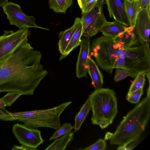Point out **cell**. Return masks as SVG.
<instances>
[{
	"mask_svg": "<svg viewBox=\"0 0 150 150\" xmlns=\"http://www.w3.org/2000/svg\"><path fill=\"white\" fill-rule=\"evenodd\" d=\"M28 39L0 59V93L16 92L31 95L48 74L40 63V52Z\"/></svg>",
	"mask_w": 150,
	"mask_h": 150,
	"instance_id": "6da1fadb",
	"label": "cell"
},
{
	"mask_svg": "<svg viewBox=\"0 0 150 150\" xmlns=\"http://www.w3.org/2000/svg\"><path fill=\"white\" fill-rule=\"evenodd\" d=\"M93 40L100 46L97 52L99 56L95 58L96 62L102 69L108 73L112 74L118 57L129 59L144 72L150 71V44L139 45L121 50L119 49L114 38L103 36Z\"/></svg>",
	"mask_w": 150,
	"mask_h": 150,
	"instance_id": "7a4b0ae2",
	"label": "cell"
},
{
	"mask_svg": "<svg viewBox=\"0 0 150 150\" xmlns=\"http://www.w3.org/2000/svg\"><path fill=\"white\" fill-rule=\"evenodd\" d=\"M147 96L123 118L110 139V144L121 145V150L132 149L144 131L150 116V88Z\"/></svg>",
	"mask_w": 150,
	"mask_h": 150,
	"instance_id": "3957f363",
	"label": "cell"
},
{
	"mask_svg": "<svg viewBox=\"0 0 150 150\" xmlns=\"http://www.w3.org/2000/svg\"><path fill=\"white\" fill-rule=\"evenodd\" d=\"M72 102L71 101L48 109L16 112L0 115V120L5 121L17 120L28 127L34 129L44 127L57 130L61 126L60 116Z\"/></svg>",
	"mask_w": 150,
	"mask_h": 150,
	"instance_id": "277c9868",
	"label": "cell"
},
{
	"mask_svg": "<svg viewBox=\"0 0 150 150\" xmlns=\"http://www.w3.org/2000/svg\"><path fill=\"white\" fill-rule=\"evenodd\" d=\"M92 112V124L102 129L111 124L118 112L117 98L113 90L102 88L95 90L89 95Z\"/></svg>",
	"mask_w": 150,
	"mask_h": 150,
	"instance_id": "5b68a950",
	"label": "cell"
},
{
	"mask_svg": "<svg viewBox=\"0 0 150 150\" xmlns=\"http://www.w3.org/2000/svg\"><path fill=\"white\" fill-rule=\"evenodd\" d=\"M104 3V0H98L89 11L82 14V36L91 38L108 23L103 11Z\"/></svg>",
	"mask_w": 150,
	"mask_h": 150,
	"instance_id": "8992f818",
	"label": "cell"
},
{
	"mask_svg": "<svg viewBox=\"0 0 150 150\" xmlns=\"http://www.w3.org/2000/svg\"><path fill=\"white\" fill-rule=\"evenodd\" d=\"M2 7L10 24L17 27L19 29L34 28L49 30L38 26L35 23V18L25 14L22 11L20 6L17 4L8 2Z\"/></svg>",
	"mask_w": 150,
	"mask_h": 150,
	"instance_id": "52a82bcc",
	"label": "cell"
},
{
	"mask_svg": "<svg viewBox=\"0 0 150 150\" xmlns=\"http://www.w3.org/2000/svg\"><path fill=\"white\" fill-rule=\"evenodd\" d=\"M12 132L20 144L30 150H36L44 141L40 130L29 127L25 125L14 124Z\"/></svg>",
	"mask_w": 150,
	"mask_h": 150,
	"instance_id": "ba28073f",
	"label": "cell"
},
{
	"mask_svg": "<svg viewBox=\"0 0 150 150\" xmlns=\"http://www.w3.org/2000/svg\"><path fill=\"white\" fill-rule=\"evenodd\" d=\"M4 31L0 36V59L28 39L30 32L28 28Z\"/></svg>",
	"mask_w": 150,
	"mask_h": 150,
	"instance_id": "9c48e42d",
	"label": "cell"
},
{
	"mask_svg": "<svg viewBox=\"0 0 150 150\" xmlns=\"http://www.w3.org/2000/svg\"><path fill=\"white\" fill-rule=\"evenodd\" d=\"M134 28L141 44L150 43V7L143 9L138 13Z\"/></svg>",
	"mask_w": 150,
	"mask_h": 150,
	"instance_id": "30bf717a",
	"label": "cell"
},
{
	"mask_svg": "<svg viewBox=\"0 0 150 150\" xmlns=\"http://www.w3.org/2000/svg\"><path fill=\"white\" fill-rule=\"evenodd\" d=\"M80 50L76 65V76L79 79L87 77L88 55L90 52V38L85 37L81 39Z\"/></svg>",
	"mask_w": 150,
	"mask_h": 150,
	"instance_id": "8fae6325",
	"label": "cell"
},
{
	"mask_svg": "<svg viewBox=\"0 0 150 150\" xmlns=\"http://www.w3.org/2000/svg\"><path fill=\"white\" fill-rule=\"evenodd\" d=\"M110 16L115 21L129 26L130 24L126 13L125 0H105Z\"/></svg>",
	"mask_w": 150,
	"mask_h": 150,
	"instance_id": "7c38bea8",
	"label": "cell"
},
{
	"mask_svg": "<svg viewBox=\"0 0 150 150\" xmlns=\"http://www.w3.org/2000/svg\"><path fill=\"white\" fill-rule=\"evenodd\" d=\"M81 23V18L77 17L75 19L74 24L71 27L59 33L58 45L59 51L61 55L64 53L73 34Z\"/></svg>",
	"mask_w": 150,
	"mask_h": 150,
	"instance_id": "4fadbf2b",
	"label": "cell"
},
{
	"mask_svg": "<svg viewBox=\"0 0 150 150\" xmlns=\"http://www.w3.org/2000/svg\"><path fill=\"white\" fill-rule=\"evenodd\" d=\"M87 72L92 80L91 84L95 90L102 88L103 83V76L99 69L95 61L91 58L88 59Z\"/></svg>",
	"mask_w": 150,
	"mask_h": 150,
	"instance_id": "5bb4252c",
	"label": "cell"
},
{
	"mask_svg": "<svg viewBox=\"0 0 150 150\" xmlns=\"http://www.w3.org/2000/svg\"><path fill=\"white\" fill-rule=\"evenodd\" d=\"M116 43H120L125 49L140 45L137 36L134 31L128 30L114 38Z\"/></svg>",
	"mask_w": 150,
	"mask_h": 150,
	"instance_id": "9a60e30c",
	"label": "cell"
},
{
	"mask_svg": "<svg viewBox=\"0 0 150 150\" xmlns=\"http://www.w3.org/2000/svg\"><path fill=\"white\" fill-rule=\"evenodd\" d=\"M128 28L129 26L115 21L112 22H109L101 28L100 31L103 36L115 38L117 36L120 32L128 30Z\"/></svg>",
	"mask_w": 150,
	"mask_h": 150,
	"instance_id": "2e32d148",
	"label": "cell"
},
{
	"mask_svg": "<svg viewBox=\"0 0 150 150\" xmlns=\"http://www.w3.org/2000/svg\"><path fill=\"white\" fill-rule=\"evenodd\" d=\"M82 35V26L81 22L78 28L73 34L64 51L61 55L59 60L65 58L73 50L80 45L81 42V38Z\"/></svg>",
	"mask_w": 150,
	"mask_h": 150,
	"instance_id": "e0dca14e",
	"label": "cell"
},
{
	"mask_svg": "<svg viewBox=\"0 0 150 150\" xmlns=\"http://www.w3.org/2000/svg\"><path fill=\"white\" fill-rule=\"evenodd\" d=\"M90 109V102L88 98L75 116L74 124L73 126L75 132H77L80 129Z\"/></svg>",
	"mask_w": 150,
	"mask_h": 150,
	"instance_id": "ac0fdd59",
	"label": "cell"
},
{
	"mask_svg": "<svg viewBox=\"0 0 150 150\" xmlns=\"http://www.w3.org/2000/svg\"><path fill=\"white\" fill-rule=\"evenodd\" d=\"M74 132L70 133L64 135L59 139H56L45 150H64L73 138Z\"/></svg>",
	"mask_w": 150,
	"mask_h": 150,
	"instance_id": "d6986e66",
	"label": "cell"
},
{
	"mask_svg": "<svg viewBox=\"0 0 150 150\" xmlns=\"http://www.w3.org/2000/svg\"><path fill=\"white\" fill-rule=\"evenodd\" d=\"M126 13L130 26L134 28L138 13L137 1L132 2L125 1Z\"/></svg>",
	"mask_w": 150,
	"mask_h": 150,
	"instance_id": "ffe728a7",
	"label": "cell"
},
{
	"mask_svg": "<svg viewBox=\"0 0 150 150\" xmlns=\"http://www.w3.org/2000/svg\"><path fill=\"white\" fill-rule=\"evenodd\" d=\"M73 0H49L50 9L57 13H65L67 10L71 5Z\"/></svg>",
	"mask_w": 150,
	"mask_h": 150,
	"instance_id": "44dd1931",
	"label": "cell"
},
{
	"mask_svg": "<svg viewBox=\"0 0 150 150\" xmlns=\"http://www.w3.org/2000/svg\"><path fill=\"white\" fill-rule=\"evenodd\" d=\"M146 74L144 72H142L137 75L131 85L127 93H131L143 88L145 81V77Z\"/></svg>",
	"mask_w": 150,
	"mask_h": 150,
	"instance_id": "7402d4cb",
	"label": "cell"
},
{
	"mask_svg": "<svg viewBox=\"0 0 150 150\" xmlns=\"http://www.w3.org/2000/svg\"><path fill=\"white\" fill-rule=\"evenodd\" d=\"M74 129V127L70 123L65 122L52 134L49 138V140L56 139L60 137L70 133Z\"/></svg>",
	"mask_w": 150,
	"mask_h": 150,
	"instance_id": "603a6c76",
	"label": "cell"
},
{
	"mask_svg": "<svg viewBox=\"0 0 150 150\" xmlns=\"http://www.w3.org/2000/svg\"><path fill=\"white\" fill-rule=\"evenodd\" d=\"M22 95L21 93L18 92H8L0 99L6 104L7 106H10Z\"/></svg>",
	"mask_w": 150,
	"mask_h": 150,
	"instance_id": "cb8c5ba5",
	"label": "cell"
},
{
	"mask_svg": "<svg viewBox=\"0 0 150 150\" xmlns=\"http://www.w3.org/2000/svg\"><path fill=\"white\" fill-rule=\"evenodd\" d=\"M143 88H141L131 93H127L126 96V99L131 103H137L143 94Z\"/></svg>",
	"mask_w": 150,
	"mask_h": 150,
	"instance_id": "d4e9b609",
	"label": "cell"
},
{
	"mask_svg": "<svg viewBox=\"0 0 150 150\" xmlns=\"http://www.w3.org/2000/svg\"><path fill=\"white\" fill-rule=\"evenodd\" d=\"M107 146L105 140L100 139L95 143L83 149H80L83 150H105Z\"/></svg>",
	"mask_w": 150,
	"mask_h": 150,
	"instance_id": "484cf974",
	"label": "cell"
},
{
	"mask_svg": "<svg viewBox=\"0 0 150 150\" xmlns=\"http://www.w3.org/2000/svg\"><path fill=\"white\" fill-rule=\"evenodd\" d=\"M131 73L127 70L121 68H116L114 80L116 82H118L126 78L131 76Z\"/></svg>",
	"mask_w": 150,
	"mask_h": 150,
	"instance_id": "4316f807",
	"label": "cell"
},
{
	"mask_svg": "<svg viewBox=\"0 0 150 150\" xmlns=\"http://www.w3.org/2000/svg\"><path fill=\"white\" fill-rule=\"evenodd\" d=\"M98 0H86L81 9V14L89 11Z\"/></svg>",
	"mask_w": 150,
	"mask_h": 150,
	"instance_id": "83f0119b",
	"label": "cell"
},
{
	"mask_svg": "<svg viewBox=\"0 0 150 150\" xmlns=\"http://www.w3.org/2000/svg\"><path fill=\"white\" fill-rule=\"evenodd\" d=\"M138 13L143 9L150 7V0H137Z\"/></svg>",
	"mask_w": 150,
	"mask_h": 150,
	"instance_id": "f1b7e54d",
	"label": "cell"
},
{
	"mask_svg": "<svg viewBox=\"0 0 150 150\" xmlns=\"http://www.w3.org/2000/svg\"><path fill=\"white\" fill-rule=\"evenodd\" d=\"M12 150H30L28 147L23 145L21 146H18L16 145H14L12 149Z\"/></svg>",
	"mask_w": 150,
	"mask_h": 150,
	"instance_id": "f546056e",
	"label": "cell"
},
{
	"mask_svg": "<svg viewBox=\"0 0 150 150\" xmlns=\"http://www.w3.org/2000/svg\"><path fill=\"white\" fill-rule=\"evenodd\" d=\"M86 0H77L79 6L81 9L82 8Z\"/></svg>",
	"mask_w": 150,
	"mask_h": 150,
	"instance_id": "4dcf8cb0",
	"label": "cell"
},
{
	"mask_svg": "<svg viewBox=\"0 0 150 150\" xmlns=\"http://www.w3.org/2000/svg\"><path fill=\"white\" fill-rule=\"evenodd\" d=\"M113 134L108 132L106 133L105 137V140L110 139L112 136Z\"/></svg>",
	"mask_w": 150,
	"mask_h": 150,
	"instance_id": "1f68e13d",
	"label": "cell"
},
{
	"mask_svg": "<svg viewBox=\"0 0 150 150\" xmlns=\"http://www.w3.org/2000/svg\"><path fill=\"white\" fill-rule=\"evenodd\" d=\"M9 112L8 111L5 109H0V115H4L8 114Z\"/></svg>",
	"mask_w": 150,
	"mask_h": 150,
	"instance_id": "d6a6232c",
	"label": "cell"
},
{
	"mask_svg": "<svg viewBox=\"0 0 150 150\" xmlns=\"http://www.w3.org/2000/svg\"><path fill=\"white\" fill-rule=\"evenodd\" d=\"M6 106V104L0 98V109L4 108Z\"/></svg>",
	"mask_w": 150,
	"mask_h": 150,
	"instance_id": "836d02e7",
	"label": "cell"
},
{
	"mask_svg": "<svg viewBox=\"0 0 150 150\" xmlns=\"http://www.w3.org/2000/svg\"><path fill=\"white\" fill-rule=\"evenodd\" d=\"M8 0H0V7H2L3 5L8 2Z\"/></svg>",
	"mask_w": 150,
	"mask_h": 150,
	"instance_id": "e575fe53",
	"label": "cell"
},
{
	"mask_svg": "<svg viewBox=\"0 0 150 150\" xmlns=\"http://www.w3.org/2000/svg\"><path fill=\"white\" fill-rule=\"evenodd\" d=\"M150 71H149L146 74V75L147 76V77L148 80L149 84H150Z\"/></svg>",
	"mask_w": 150,
	"mask_h": 150,
	"instance_id": "d590c367",
	"label": "cell"
},
{
	"mask_svg": "<svg viewBox=\"0 0 150 150\" xmlns=\"http://www.w3.org/2000/svg\"><path fill=\"white\" fill-rule=\"evenodd\" d=\"M93 52H90L88 55V59L91 58V57L93 56Z\"/></svg>",
	"mask_w": 150,
	"mask_h": 150,
	"instance_id": "8d00e7d4",
	"label": "cell"
},
{
	"mask_svg": "<svg viewBox=\"0 0 150 150\" xmlns=\"http://www.w3.org/2000/svg\"><path fill=\"white\" fill-rule=\"evenodd\" d=\"M130 2H132L137 0H126Z\"/></svg>",
	"mask_w": 150,
	"mask_h": 150,
	"instance_id": "74e56055",
	"label": "cell"
}]
</instances>
